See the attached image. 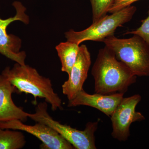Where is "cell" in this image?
<instances>
[{
    "label": "cell",
    "mask_w": 149,
    "mask_h": 149,
    "mask_svg": "<svg viewBox=\"0 0 149 149\" xmlns=\"http://www.w3.org/2000/svg\"><path fill=\"white\" fill-rule=\"evenodd\" d=\"M47 107V102L40 103L36 107L35 113H29L28 117L36 122L42 123L52 128L74 149H97L95 133L97 129L99 120L88 123L84 130H77L54 120L48 113Z\"/></svg>",
    "instance_id": "277c9868"
},
{
    "label": "cell",
    "mask_w": 149,
    "mask_h": 149,
    "mask_svg": "<svg viewBox=\"0 0 149 149\" xmlns=\"http://www.w3.org/2000/svg\"><path fill=\"white\" fill-rule=\"evenodd\" d=\"M1 74L19 93L31 94L34 96L35 102L37 97L45 99L50 104L53 111L62 109L61 99L54 91L51 80L40 75L35 68L16 63L12 68L6 67Z\"/></svg>",
    "instance_id": "7a4b0ae2"
},
{
    "label": "cell",
    "mask_w": 149,
    "mask_h": 149,
    "mask_svg": "<svg viewBox=\"0 0 149 149\" xmlns=\"http://www.w3.org/2000/svg\"><path fill=\"white\" fill-rule=\"evenodd\" d=\"M140 0H115L109 9L108 13H112L120 10Z\"/></svg>",
    "instance_id": "2e32d148"
},
{
    "label": "cell",
    "mask_w": 149,
    "mask_h": 149,
    "mask_svg": "<svg viewBox=\"0 0 149 149\" xmlns=\"http://www.w3.org/2000/svg\"><path fill=\"white\" fill-rule=\"evenodd\" d=\"M26 143L25 136L20 130L0 128V149H20Z\"/></svg>",
    "instance_id": "4fadbf2b"
},
{
    "label": "cell",
    "mask_w": 149,
    "mask_h": 149,
    "mask_svg": "<svg viewBox=\"0 0 149 149\" xmlns=\"http://www.w3.org/2000/svg\"><path fill=\"white\" fill-rule=\"evenodd\" d=\"M123 96L124 94L120 93L111 95L95 93L91 95L83 90L73 100L68 101V106L70 107L78 106L92 107L110 117L123 98Z\"/></svg>",
    "instance_id": "30bf717a"
},
{
    "label": "cell",
    "mask_w": 149,
    "mask_h": 149,
    "mask_svg": "<svg viewBox=\"0 0 149 149\" xmlns=\"http://www.w3.org/2000/svg\"><path fill=\"white\" fill-rule=\"evenodd\" d=\"M2 129L25 131L38 138L45 148L73 149V146L50 126L42 123L36 122L34 125H27L19 120L0 122Z\"/></svg>",
    "instance_id": "ba28073f"
},
{
    "label": "cell",
    "mask_w": 149,
    "mask_h": 149,
    "mask_svg": "<svg viewBox=\"0 0 149 149\" xmlns=\"http://www.w3.org/2000/svg\"><path fill=\"white\" fill-rule=\"evenodd\" d=\"M102 42L136 76H149V46L140 36L119 39L112 35Z\"/></svg>",
    "instance_id": "3957f363"
},
{
    "label": "cell",
    "mask_w": 149,
    "mask_h": 149,
    "mask_svg": "<svg viewBox=\"0 0 149 149\" xmlns=\"http://www.w3.org/2000/svg\"><path fill=\"white\" fill-rule=\"evenodd\" d=\"M142 24L140 27L133 31H127L125 35L132 34L141 37L149 46V7L148 15L146 18L141 20Z\"/></svg>",
    "instance_id": "9a60e30c"
},
{
    "label": "cell",
    "mask_w": 149,
    "mask_h": 149,
    "mask_svg": "<svg viewBox=\"0 0 149 149\" xmlns=\"http://www.w3.org/2000/svg\"><path fill=\"white\" fill-rule=\"evenodd\" d=\"M13 6L16 10L15 16L6 19L0 17V54L22 65H25L26 54L20 52L22 41L19 37L7 32L8 26L13 22L20 21L25 24L29 23V17L25 13L26 8L20 2H14Z\"/></svg>",
    "instance_id": "52a82bcc"
},
{
    "label": "cell",
    "mask_w": 149,
    "mask_h": 149,
    "mask_svg": "<svg viewBox=\"0 0 149 149\" xmlns=\"http://www.w3.org/2000/svg\"><path fill=\"white\" fill-rule=\"evenodd\" d=\"M141 99L142 97L139 94L123 97L111 116L112 126L111 136L113 139L119 141H127L130 136L131 124L145 120V116L136 110Z\"/></svg>",
    "instance_id": "8992f818"
},
{
    "label": "cell",
    "mask_w": 149,
    "mask_h": 149,
    "mask_svg": "<svg viewBox=\"0 0 149 149\" xmlns=\"http://www.w3.org/2000/svg\"><path fill=\"white\" fill-rule=\"evenodd\" d=\"M91 73L95 80V93L103 95L125 94L136 83L137 77L106 46L99 50Z\"/></svg>",
    "instance_id": "6da1fadb"
},
{
    "label": "cell",
    "mask_w": 149,
    "mask_h": 149,
    "mask_svg": "<svg viewBox=\"0 0 149 149\" xmlns=\"http://www.w3.org/2000/svg\"><path fill=\"white\" fill-rule=\"evenodd\" d=\"M115 0H90L93 13V23L107 15Z\"/></svg>",
    "instance_id": "5bb4252c"
},
{
    "label": "cell",
    "mask_w": 149,
    "mask_h": 149,
    "mask_svg": "<svg viewBox=\"0 0 149 149\" xmlns=\"http://www.w3.org/2000/svg\"><path fill=\"white\" fill-rule=\"evenodd\" d=\"M91 65V55L85 45L80 46L77 59L72 66L68 79L62 86V92L68 101L71 100L83 90Z\"/></svg>",
    "instance_id": "9c48e42d"
},
{
    "label": "cell",
    "mask_w": 149,
    "mask_h": 149,
    "mask_svg": "<svg viewBox=\"0 0 149 149\" xmlns=\"http://www.w3.org/2000/svg\"><path fill=\"white\" fill-rule=\"evenodd\" d=\"M61 63V71L69 75L77 59L80 46L76 43L67 41L60 43L56 47Z\"/></svg>",
    "instance_id": "7c38bea8"
},
{
    "label": "cell",
    "mask_w": 149,
    "mask_h": 149,
    "mask_svg": "<svg viewBox=\"0 0 149 149\" xmlns=\"http://www.w3.org/2000/svg\"><path fill=\"white\" fill-rule=\"evenodd\" d=\"M137 8L130 6L111 14L107 15L86 29L80 32L70 29L65 33L67 41L80 45L86 41L103 42L107 37L114 35L118 27L130 21Z\"/></svg>",
    "instance_id": "5b68a950"
},
{
    "label": "cell",
    "mask_w": 149,
    "mask_h": 149,
    "mask_svg": "<svg viewBox=\"0 0 149 149\" xmlns=\"http://www.w3.org/2000/svg\"><path fill=\"white\" fill-rule=\"evenodd\" d=\"M16 91L8 79L0 74V122L19 120L24 123L29 118V113L14 103L12 95Z\"/></svg>",
    "instance_id": "8fae6325"
}]
</instances>
